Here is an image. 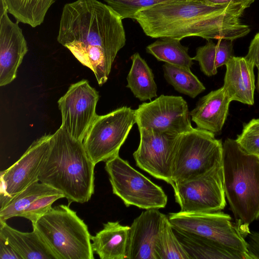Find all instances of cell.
<instances>
[{"mask_svg":"<svg viewBox=\"0 0 259 259\" xmlns=\"http://www.w3.org/2000/svg\"><path fill=\"white\" fill-rule=\"evenodd\" d=\"M98 92L87 80L72 84L58 101L62 116L61 127L74 139L83 142L97 116Z\"/></svg>","mask_w":259,"mask_h":259,"instance_id":"cell-12","label":"cell"},{"mask_svg":"<svg viewBox=\"0 0 259 259\" xmlns=\"http://www.w3.org/2000/svg\"><path fill=\"white\" fill-rule=\"evenodd\" d=\"M135 110L123 106L103 115H98L83 140L84 149L96 165L119 155L134 124Z\"/></svg>","mask_w":259,"mask_h":259,"instance_id":"cell-8","label":"cell"},{"mask_svg":"<svg viewBox=\"0 0 259 259\" xmlns=\"http://www.w3.org/2000/svg\"><path fill=\"white\" fill-rule=\"evenodd\" d=\"M245 57L256 68L259 67V32L252 39Z\"/></svg>","mask_w":259,"mask_h":259,"instance_id":"cell-33","label":"cell"},{"mask_svg":"<svg viewBox=\"0 0 259 259\" xmlns=\"http://www.w3.org/2000/svg\"><path fill=\"white\" fill-rule=\"evenodd\" d=\"M208 5H240L245 9L255 0H195Z\"/></svg>","mask_w":259,"mask_h":259,"instance_id":"cell-34","label":"cell"},{"mask_svg":"<svg viewBox=\"0 0 259 259\" xmlns=\"http://www.w3.org/2000/svg\"><path fill=\"white\" fill-rule=\"evenodd\" d=\"M0 1V85L3 87L16 78L28 48L19 22L10 19L5 2Z\"/></svg>","mask_w":259,"mask_h":259,"instance_id":"cell-15","label":"cell"},{"mask_svg":"<svg viewBox=\"0 0 259 259\" xmlns=\"http://www.w3.org/2000/svg\"><path fill=\"white\" fill-rule=\"evenodd\" d=\"M62 194L58 190L39 181L35 182L10 199L0 208V221H5L15 217L37 199L44 196Z\"/></svg>","mask_w":259,"mask_h":259,"instance_id":"cell-26","label":"cell"},{"mask_svg":"<svg viewBox=\"0 0 259 259\" xmlns=\"http://www.w3.org/2000/svg\"><path fill=\"white\" fill-rule=\"evenodd\" d=\"M257 88L259 93V67H257Z\"/></svg>","mask_w":259,"mask_h":259,"instance_id":"cell-36","label":"cell"},{"mask_svg":"<svg viewBox=\"0 0 259 259\" xmlns=\"http://www.w3.org/2000/svg\"><path fill=\"white\" fill-rule=\"evenodd\" d=\"M0 238L13 247L22 259H58L34 229L30 232H23L0 221Z\"/></svg>","mask_w":259,"mask_h":259,"instance_id":"cell-19","label":"cell"},{"mask_svg":"<svg viewBox=\"0 0 259 259\" xmlns=\"http://www.w3.org/2000/svg\"><path fill=\"white\" fill-rule=\"evenodd\" d=\"M130 229L117 221L103 224V228L91 237L94 253L101 259L126 258Z\"/></svg>","mask_w":259,"mask_h":259,"instance_id":"cell-20","label":"cell"},{"mask_svg":"<svg viewBox=\"0 0 259 259\" xmlns=\"http://www.w3.org/2000/svg\"><path fill=\"white\" fill-rule=\"evenodd\" d=\"M105 169L109 176L113 193L126 207L144 209L165 207L167 197L163 189L134 168L119 155L107 160Z\"/></svg>","mask_w":259,"mask_h":259,"instance_id":"cell-7","label":"cell"},{"mask_svg":"<svg viewBox=\"0 0 259 259\" xmlns=\"http://www.w3.org/2000/svg\"><path fill=\"white\" fill-rule=\"evenodd\" d=\"M245 9L240 5L212 6L195 0H174L141 10L134 20L152 38L181 40L198 36L233 40L250 31L240 19Z\"/></svg>","mask_w":259,"mask_h":259,"instance_id":"cell-2","label":"cell"},{"mask_svg":"<svg viewBox=\"0 0 259 259\" xmlns=\"http://www.w3.org/2000/svg\"><path fill=\"white\" fill-rule=\"evenodd\" d=\"M52 137L46 135L35 140L15 163L1 172L0 208L29 185L39 181Z\"/></svg>","mask_w":259,"mask_h":259,"instance_id":"cell-13","label":"cell"},{"mask_svg":"<svg viewBox=\"0 0 259 259\" xmlns=\"http://www.w3.org/2000/svg\"><path fill=\"white\" fill-rule=\"evenodd\" d=\"M120 16L98 0H76L65 4L60 20L58 41L94 73L101 86L125 45Z\"/></svg>","mask_w":259,"mask_h":259,"instance_id":"cell-1","label":"cell"},{"mask_svg":"<svg viewBox=\"0 0 259 259\" xmlns=\"http://www.w3.org/2000/svg\"><path fill=\"white\" fill-rule=\"evenodd\" d=\"M0 259H22V258L13 247L0 238Z\"/></svg>","mask_w":259,"mask_h":259,"instance_id":"cell-35","label":"cell"},{"mask_svg":"<svg viewBox=\"0 0 259 259\" xmlns=\"http://www.w3.org/2000/svg\"><path fill=\"white\" fill-rule=\"evenodd\" d=\"M32 227L58 259L94 258L88 226L69 205L52 207Z\"/></svg>","mask_w":259,"mask_h":259,"instance_id":"cell-5","label":"cell"},{"mask_svg":"<svg viewBox=\"0 0 259 259\" xmlns=\"http://www.w3.org/2000/svg\"><path fill=\"white\" fill-rule=\"evenodd\" d=\"M172 188L181 212H212L223 209L226 205L222 161L204 174Z\"/></svg>","mask_w":259,"mask_h":259,"instance_id":"cell-10","label":"cell"},{"mask_svg":"<svg viewBox=\"0 0 259 259\" xmlns=\"http://www.w3.org/2000/svg\"><path fill=\"white\" fill-rule=\"evenodd\" d=\"M226 67L223 87L231 101L253 105L255 66L245 57L233 56Z\"/></svg>","mask_w":259,"mask_h":259,"instance_id":"cell-17","label":"cell"},{"mask_svg":"<svg viewBox=\"0 0 259 259\" xmlns=\"http://www.w3.org/2000/svg\"><path fill=\"white\" fill-rule=\"evenodd\" d=\"M162 68L166 81L181 94L194 98L205 90L204 85L190 69L168 63H164Z\"/></svg>","mask_w":259,"mask_h":259,"instance_id":"cell-28","label":"cell"},{"mask_svg":"<svg viewBox=\"0 0 259 259\" xmlns=\"http://www.w3.org/2000/svg\"><path fill=\"white\" fill-rule=\"evenodd\" d=\"M139 128L179 135L193 128L187 102L181 96L161 95L135 110Z\"/></svg>","mask_w":259,"mask_h":259,"instance_id":"cell-11","label":"cell"},{"mask_svg":"<svg viewBox=\"0 0 259 259\" xmlns=\"http://www.w3.org/2000/svg\"><path fill=\"white\" fill-rule=\"evenodd\" d=\"M236 141L245 151L259 157V119H252L244 124Z\"/></svg>","mask_w":259,"mask_h":259,"instance_id":"cell-30","label":"cell"},{"mask_svg":"<svg viewBox=\"0 0 259 259\" xmlns=\"http://www.w3.org/2000/svg\"><path fill=\"white\" fill-rule=\"evenodd\" d=\"M180 41L168 37L159 38L146 47V51L158 61L190 69L193 64L192 58L188 54V48L183 46Z\"/></svg>","mask_w":259,"mask_h":259,"instance_id":"cell-24","label":"cell"},{"mask_svg":"<svg viewBox=\"0 0 259 259\" xmlns=\"http://www.w3.org/2000/svg\"><path fill=\"white\" fill-rule=\"evenodd\" d=\"M63 198L64 196L62 194L49 195L40 197L21 212L19 217L29 220L33 225L40 217L51 209L52 205L55 201Z\"/></svg>","mask_w":259,"mask_h":259,"instance_id":"cell-31","label":"cell"},{"mask_svg":"<svg viewBox=\"0 0 259 259\" xmlns=\"http://www.w3.org/2000/svg\"><path fill=\"white\" fill-rule=\"evenodd\" d=\"M155 254L156 259H190L176 235L168 218L163 213L155 244Z\"/></svg>","mask_w":259,"mask_h":259,"instance_id":"cell-27","label":"cell"},{"mask_svg":"<svg viewBox=\"0 0 259 259\" xmlns=\"http://www.w3.org/2000/svg\"><path fill=\"white\" fill-rule=\"evenodd\" d=\"M231 100L223 87L201 98L190 112L197 128L218 134L221 132L227 117Z\"/></svg>","mask_w":259,"mask_h":259,"instance_id":"cell-18","label":"cell"},{"mask_svg":"<svg viewBox=\"0 0 259 259\" xmlns=\"http://www.w3.org/2000/svg\"><path fill=\"white\" fill-rule=\"evenodd\" d=\"M122 19L134 20L135 14L140 10L159 3L174 0H104Z\"/></svg>","mask_w":259,"mask_h":259,"instance_id":"cell-29","label":"cell"},{"mask_svg":"<svg viewBox=\"0 0 259 259\" xmlns=\"http://www.w3.org/2000/svg\"><path fill=\"white\" fill-rule=\"evenodd\" d=\"M247 252L251 259H259V232L251 231L247 236Z\"/></svg>","mask_w":259,"mask_h":259,"instance_id":"cell-32","label":"cell"},{"mask_svg":"<svg viewBox=\"0 0 259 259\" xmlns=\"http://www.w3.org/2000/svg\"><path fill=\"white\" fill-rule=\"evenodd\" d=\"M162 214L158 209H149L135 219L129 231L126 258L156 259L155 244Z\"/></svg>","mask_w":259,"mask_h":259,"instance_id":"cell-16","label":"cell"},{"mask_svg":"<svg viewBox=\"0 0 259 259\" xmlns=\"http://www.w3.org/2000/svg\"><path fill=\"white\" fill-rule=\"evenodd\" d=\"M222 160L223 143L215 134L193 128L179 135L171 171L174 186L204 174Z\"/></svg>","mask_w":259,"mask_h":259,"instance_id":"cell-6","label":"cell"},{"mask_svg":"<svg viewBox=\"0 0 259 259\" xmlns=\"http://www.w3.org/2000/svg\"><path fill=\"white\" fill-rule=\"evenodd\" d=\"M173 230L190 259H250L245 254L229 249L209 240Z\"/></svg>","mask_w":259,"mask_h":259,"instance_id":"cell-21","label":"cell"},{"mask_svg":"<svg viewBox=\"0 0 259 259\" xmlns=\"http://www.w3.org/2000/svg\"><path fill=\"white\" fill-rule=\"evenodd\" d=\"M131 58L132 64L126 77V87L141 101L157 97V87L152 69L138 53Z\"/></svg>","mask_w":259,"mask_h":259,"instance_id":"cell-22","label":"cell"},{"mask_svg":"<svg viewBox=\"0 0 259 259\" xmlns=\"http://www.w3.org/2000/svg\"><path fill=\"white\" fill-rule=\"evenodd\" d=\"M138 129L140 141L138 149L133 153L136 165L173 187L171 171L174 146L178 135L145 128Z\"/></svg>","mask_w":259,"mask_h":259,"instance_id":"cell-14","label":"cell"},{"mask_svg":"<svg viewBox=\"0 0 259 259\" xmlns=\"http://www.w3.org/2000/svg\"><path fill=\"white\" fill-rule=\"evenodd\" d=\"M225 195L243 235L259 218V157L245 151L236 140L223 143Z\"/></svg>","mask_w":259,"mask_h":259,"instance_id":"cell-4","label":"cell"},{"mask_svg":"<svg viewBox=\"0 0 259 259\" xmlns=\"http://www.w3.org/2000/svg\"><path fill=\"white\" fill-rule=\"evenodd\" d=\"M168 218L174 229L209 240L245 254L251 259L245 237L229 214L220 211L205 213L180 211L170 213Z\"/></svg>","mask_w":259,"mask_h":259,"instance_id":"cell-9","label":"cell"},{"mask_svg":"<svg viewBox=\"0 0 259 259\" xmlns=\"http://www.w3.org/2000/svg\"><path fill=\"white\" fill-rule=\"evenodd\" d=\"M16 21L34 28L44 22L55 0H3Z\"/></svg>","mask_w":259,"mask_h":259,"instance_id":"cell-25","label":"cell"},{"mask_svg":"<svg viewBox=\"0 0 259 259\" xmlns=\"http://www.w3.org/2000/svg\"><path fill=\"white\" fill-rule=\"evenodd\" d=\"M83 142L70 136L61 127L52 135L49 153L38 181L58 190L70 205L83 203L94 193V168Z\"/></svg>","mask_w":259,"mask_h":259,"instance_id":"cell-3","label":"cell"},{"mask_svg":"<svg viewBox=\"0 0 259 259\" xmlns=\"http://www.w3.org/2000/svg\"><path fill=\"white\" fill-rule=\"evenodd\" d=\"M207 40L205 45L197 49L192 59L198 62L201 71L205 75L211 76L233 56V40L221 39L217 44L211 39Z\"/></svg>","mask_w":259,"mask_h":259,"instance_id":"cell-23","label":"cell"}]
</instances>
